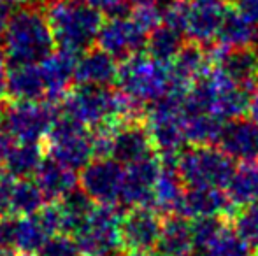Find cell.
Returning a JSON list of instances; mask_svg holds the SVG:
<instances>
[{
  "label": "cell",
  "instance_id": "6da1fadb",
  "mask_svg": "<svg viewBox=\"0 0 258 256\" xmlns=\"http://www.w3.org/2000/svg\"><path fill=\"white\" fill-rule=\"evenodd\" d=\"M61 114L88 128L128 120H144L146 107H141L111 86L78 84L61 102Z\"/></svg>",
  "mask_w": 258,
  "mask_h": 256
},
{
  "label": "cell",
  "instance_id": "7a4b0ae2",
  "mask_svg": "<svg viewBox=\"0 0 258 256\" xmlns=\"http://www.w3.org/2000/svg\"><path fill=\"white\" fill-rule=\"evenodd\" d=\"M0 46L11 65L41 63L56 46L46 11L41 6L28 4L11 13Z\"/></svg>",
  "mask_w": 258,
  "mask_h": 256
},
{
  "label": "cell",
  "instance_id": "3957f363",
  "mask_svg": "<svg viewBox=\"0 0 258 256\" xmlns=\"http://www.w3.org/2000/svg\"><path fill=\"white\" fill-rule=\"evenodd\" d=\"M58 48L76 55L93 48L104 18L85 0H53L46 9Z\"/></svg>",
  "mask_w": 258,
  "mask_h": 256
},
{
  "label": "cell",
  "instance_id": "277c9868",
  "mask_svg": "<svg viewBox=\"0 0 258 256\" xmlns=\"http://www.w3.org/2000/svg\"><path fill=\"white\" fill-rule=\"evenodd\" d=\"M114 84L116 90L134 104L148 107L169 92L172 77L169 65L151 58L143 51L121 60Z\"/></svg>",
  "mask_w": 258,
  "mask_h": 256
},
{
  "label": "cell",
  "instance_id": "5b68a950",
  "mask_svg": "<svg viewBox=\"0 0 258 256\" xmlns=\"http://www.w3.org/2000/svg\"><path fill=\"white\" fill-rule=\"evenodd\" d=\"M235 161L214 146H190L177 154V174L184 186L227 188L235 170Z\"/></svg>",
  "mask_w": 258,
  "mask_h": 256
},
{
  "label": "cell",
  "instance_id": "8992f818",
  "mask_svg": "<svg viewBox=\"0 0 258 256\" xmlns=\"http://www.w3.org/2000/svg\"><path fill=\"white\" fill-rule=\"evenodd\" d=\"M60 107L51 100H14L2 113V128L16 142H41L48 137Z\"/></svg>",
  "mask_w": 258,
  "mask_h": 256
},
{
  "label": "cell",
  "instance_id": "52a82bcc",
  "mask_svg": "<svg viewBox=\"0 0 258 256\" xmlns=\"http://www.w3.org/2000/svg\"><path fill=\"white\" fill-rule=\"evenodd\" d=\"M121 212L116 205H93L72 235L81 254L86 256H121L123 244L119 237Z\"/></svg>",
  "mask_w": 258,
  "mask_h": 256
},
{
  "label": "cell",
  "instance_id": "ba28073f",
  "mask_svg": "<svg viewBox=\"0 0 258 256\" xmlns=\"http://www.w3.org/2000/svg\"><path fill=\"white\" fill-rule=\"evenodd\" d=\"M44 149L48 156L74 170L83 168L95 158L92 130L63 114L49 130Z\"/></svg>",
  "mask_w": 258,
  "mask_h": 256
},
{
  "label": "cell",
  "instance_id": "9c48e42d",
  "mask_svg": "<svg viewBox=\"0 0 258 256\" xmlns=\"http://www.w3.org/2000/svg\"><path fill=\"white\" fill-rule=\"evenodd\" d=\"M51 235L39 212L28 216H0V249L7 253L37 254Z\"/></svg>",
  "mask_w": 258,
  "mask_h": 256
},
{
  "label": "cell",
  "instance_id": "30bf717a",
  "mask_svg": "<svg viewBox=\"0 0 258 256\" xmlns=\"http://www.w3.org/2000/svg\"><path fill=\"white\" fill-rule=\"evenodd\" d=\"M125 168L111 156L95 158L83 167L79 188L97 205H116L119 202Z\"/></svg>",
  "mask_w": 258,
  "mask_h": 256
},
{
  "label": "cell",
  "instance_id": "8fae6325",
  "mask_svg": "<svg viewBox=\"0 0 258 256\" xmlns=\"http://www.w3.org/2000/svg\"><path fill=\"white\" fill-rule=\"evenodd\" d=\"M148 35L134 23V20L125 14L107 16L100 25L97 44L107 51L116 60H125L137 53H143L146 48Z\"/></svg>",
  "mask_w": 258,
  "mask_h": 256
},
{
  "label": "cell",
  "instance_id": "7c38bea8",
  "mask_svg": "<svg viewBox=\"0 0 258 256\" xmlns=\"http://www.w3.org/2000/svg\"><path fill=\"white\" fill-rule=\"evenodd\" d=\"M163 216L151 205L130 207L119 219L123 249H155L162 232Z\"/></svg>",
  "mask_w": 258,
  "mask_h": 256
},
{
  "label": "cell",
  "instance_id": "4fadbf2b",
  "mask_svg": "<svg viewBox=\"0 0 258 256\" xmlns=\"http://www.w3.org/2000/svg\"><path fill=\"white\" fill-rule=\"evenodd\" d=\"M209 53L211 65L221 70L232 82L251 92L258 84V48H225L214 44Z\"/></svg>",
  "mask_w": 258,
  "mask_h": 256
},
{
  "label": "cell",
  "instance_id": "5bb4252c",
  "mask_svg": "<svg viewBox=\"0 0 258 256\" xmlns=\"http://www.w3.org/2000/svg\"><path fill=\"white\" fill-rule=\"evenodd\" d=\"M227 11V0H186L184 37L202 46L214 42Z\"/></svg>",
  "mask_w": 258,
  "mask_h": 256
},
{
  "label": "cell",
  "instance_id": "9a60e30c",
  "mask_svg": "<svg viewBox=\"0 0 258 256\" xmlns=\"http://www.w3.org/2000/svg\"><path fill=\"white\" fill-rule=\"evenodd\" d=\"M155 147L144 120H128L119 123L111 137L109 156L121 165L153 156Z\"/></svg>",
  "mask_w": 258,
  "mask_h": 256
},
{
  "label": "cell",
  "instance_id": "2e32d148",
  "mask_svg": "<svg viewBox=\"0 0 258 256\" xmlns=\"http://www.w3.org/2000/svg\"><path fill=\"white\" fill-rule=\"evenodd\" d=\"M125 174H123V185L119 202L128 207L137 205H151L153 198V188L162 170L158 156H148L144 160L134 161L125 165Z\"/></svg>",
  "mask_w": 258,
  "mask_h": 256
},
{
  "label": "cell",
  "instance_id": "e0dca14e",
  "mask_svg": "<svg viewBox=\"0 0 258 256\" xmlns=\"http://www.w3.org/2000/svg\"><path fill=\"white\" fill-rule=\"evenodd\" d=\"M218 146L234 161L258 160V123L251 118H235L223 123Z\"/></svg>",
  "mask_w": 258,
  "mask_h": 256
},
{
  "label": "cell",
  "instance_id": "ac0fdd59",
  "mask_svg": "<svg viewBox=\"0 0 258 256\" xmlns=\"http://www.w3.org/2000/svg\"><path fill=\"white\" fill-rule=\"evenodd\" d=\"M232 207H235L228 193L223 188H209V186H191L184 190L181 207L177 214L188 219L207 218V216H221L230 218Z\"/></svg>",
  "mask_w": 258,
  "mask_h": 256
},
{
  "label": "cell",
  "instance_id": "d6986e66",
  "mask_svg": "<svg viewBox=\"0 0 258 256\" xmlns=\"http://www.w3.org/2000/svg\"><path fill=\"white\" fill-rule=\"evenodd\" d=\"M78 56L76 53L60 48L39 63L46 84V100L58 102L69 93L71 86L74 84Z\"/></svg>",
  "mask_w": 258,
  "mask_h": 256
},
{
  "label": "cell",
  "instance_id": "ffe728a7",
  "mask_svg": "<svg viewBox=\"0 0 258 256\" xmlns=\"http://www.w3.org/2000/svg\"><path fill=\"white\" fill-rule=\"evenodd\" d=\"M118 60L102 48H90L79 53L74 82L86 86H111L118 77Z\"/></svg>",
  "mask_w": 258,
  "mask_h": 256
},
{
  "label": "cell",
  "instance_id": "44dd1931",
  "mask_svg": "<svg viewBox=\"0 0 258 256\" xmlns=\"http://www.w3.org/2000/svg\"><path fill=\"white\" fill-rule=\"evenodd\" d=\"M160 163H162V170L155 183L151 207H155L162 216L177 214L184 190H186L183 179L177 174V156L160 158Z\"/></svg>",
  "mask_w": 258,
  "mask_h": 256
},
{
  "label": "cell",
  "instance_id": "7402d4cb",
  "mask_svg": "<svg viewBox=\"0 0 258 256\" xmlns=\"http://www.w3.org/2000/svg\"><path fill=\"white\" fill-rule=\"evenodd\" d=\"M34 181L44 195L46 202H58L74 192L79 185L74 168L60 163L51 156H44L34 174Z\"/></svg>",
  "mask_w": 258,
  "mask_h": 256
},
{
  "label": "cell",
  "instance_id": "603a6c76",
  "mask_svg": "<svg viewBox=\"0 0 258 256\" xmlns=\"http://www.w3.org/2000/svg\"><path fill=\"white\" fill-rule=\"evenodd\" d=\"M191 221L183 214L163 216L156 253L162 256H191L194 253Z\"/></svg>",
  "mask_w": 258,
  "mask_h": 256
},
{
  "label": "cell",
  "instance_id": "cb8c5ba5",
  "mask_svg": "<svg viewBox=\"0 0 258 256\" xmlns=\"http://www.w3.org/2000/svg\"><path fill=\"white\" fill-rule=\"evenodd\" d=\"M209 67L211 60L207 49H204L202 44H197V42L191 41L184 42L179 53L169 63L172 82L184 86V88H190L191 82L197 81Z\"/></svg>",
  "mask_w": 258,
  "mask_h": 256
},
{
  "label": "cell",
  "instance_id": "d4e9b609",
  "mask_svg": "<svg viewBox=\"0 0 258 256\" xmlns=\"http://www.w3.org/2000/svg\"><path fill=\"white\" fill-rule=\"evenodd\" d=\"M7 95L13 100H46V84L39 63H18L7 72Z\"/></svg>",
  "mask_w": 258,
  "mask_h": 256
},
{
  "label": "cell",
  "instance_id": "484cf974",
  "mask_svg": "<svg viewBox=\"0 0 258 256\" xmlns=\"http://www.w3.org/2000/svg\"><path fill=\"white\" fill-rule=\"evenodd\" d=\"M216 39L214 42L225 48H258V25L228 7Z\"/></svg>",
  "mask_w": 258,
  "mask_h": 256
},
{
  "label": "cell",
  "instance_id": "4316f807",
  "mask_svg": "<svg viewBox=\"0 0 258 256\" xmlns=\"http://www.w3.org/2000/svg\"><path fill=\"white\" fill-rule=\"evenodd\" d=\"M46 156V149L41 142H18L13 144L4 167L13 178H32Z\"/></svg>",
  "mask_w": 258,
  "mask_h": 256
},
{
  "label": "cell",
  "instance_id": "83f0119b",
  "mask_svg": "<svg viewBox=\"0 0 258 256\" xmlns=\"http://www.w3.org/2000/svg\"><path fill=\"white\" fill-rule=\"evenodd\" d=\"M223 123L225 121L211 113L184 114V140L190 146H214L220 139Z\"/></svg>",
  "mask_w": 258,
  "mask_h": 256
},
{
  "label": "cell",
  "instance_id": "f1b7e54d",
  "mask_svg": "<svg viewBox=\"0 0 258 256\" xmlns=\"http://www.w3.org/2000/svg\"><path fill=\"white\" fill-rule=\"evenodd\" d=\"M183 44H184L183 32L162 23V25H158L153 32L148 34L144 51H146L151 58L169 65L174 60V56L179 53V49L183 48Z\"/></svg>",
  "mask_w": 258,
  "mask_h": 256
},
{
  "label": "cell",
  "instance_id": "f546056e",
  "mask_svg": "<svg viewBox=\"0 0 258 256\" xmlns=\"http://www.w3.org/2000/svg\"><path fill=\"white\" fill-rule=\"evenodd\" d=\"M227 193L234 205H248L258 202V160L242 161L235 167L227 186Z\"/></svg>",
  "mask_w": 258,
  "mask_h": 256
},
{
  "label": "cell",
  "instance_id": "4dcf8cb0",
  "mask_svg": "<svg viewBox=\"0 0 258 256\" xmlns=\"http://www.w3.org/2000/svg\"><path fill=\"white\" fill-rule=\"evenodd\" d=\"M46 204V198L39 190L37 183L30 178L14 179L9 198V212L16 216L35 214Z\"/></svg>",
  "mask_w": 258,
  "mask_h": 256
},
{
  "label": "cell",
  "instance_id": "1f68e13d",
  "mask_svg": "<svg viewBox=\"0 0 258 256\" xmlns=\"http://www.w3.org/2000/svg\"><path fill=\"white\" fill-rule=\"evenodd\" d=\"M232 228L249 244L258 242V202L241 205V209L232 214Z\"/></svg>",
  "mask_w": 258,
  "mask_h": 256
},
{
  "label": "cell",
  "instance_id": "d6a6232c",
  "mask_svg": "<svg viewBox=\"0 0 258 256\" xmlns=\"http://www.w3.org/2000/svg\"><path fill=\"white\" fill-rule=\"evenodd\" d=\"M39 256H81L78 242L71 233H54L46 240Z\"/></svg>",
  "mask_w": 258,
  "mask_h": 256
},
{
  "label": "cell",
  "instance_id": "836d02e7",
  "mask_svg": "<svg viewBox=\"0 0 258 256\" xmlns=\"http://www.w3.org/2000/svg\"><path fill=\"white\" fill-rule=\"evenodd\" d=\"M130 18L134 20V23L144 32V34H150L153 32L158 25H162V13L156 7L155 2H146L139 4V6H134V11L130 14Z\"/></svg>",
  "mask_w": 258,
  "mask_h": 256
},
{
  "label": "cell",
  "instance_id": "e575fe53",
  "mask_svg": "<svg viewBox=\"0 0 258 256\" xmlns=\"http://www.w3.org/2000/svg\"><path fill=\"white\" fill-rule=\"evenodd\" d=\"M85 2L99 11L102 16L125 14L126 7H128V0H85Z\"/></svg>",
  "mask_w": 258,
  "mask_h": 256
},
{
  "label": "cell",
  "instance_id": "d590c367",
  "mask_svg": "<svg viewBox=\"0 0 258 256\" xmlns=\"http://www.w3.org/2000/svg\"><path fill=\"white\" fill-rule=\"evenodd\" d=\"M14 179L6 168L0 167V216L9 212V198H11V190H13Z\"/></svg>",
  "mask_w": 258,
  "mask_h": 256
},
{
  "label": "cell",
  "instance_id": "8d00e7d4",
  "mask_svg": "<svg viewBox=\"0 0 258 256\" xmlns=\"http://www.w3.org/2000/svg\"><path fill=\"white\" fill-rule=\"evenodd\" d=\"M234 9L258 25V0H234Z\"/></svg>",
  "mask_w": 258,
  "mask_h": 256
},
{
  "label": "cell",
  "instance_id": "74e56055",
  "mask_svg": "<svg viewBox=\"0 0 258 256\" xmlns=\"http://www.w3.org/2000/svg\"><path fill=\"white\" fill-rule=\"evenodd\" d=\"M11 147H13V137H11L4 128H0V167H2L4 161H6Z\"/></svg>",
  "mask_w": 258,
  "mask_h": 256
},
{
  "label": "cell",
  "instance_id": "f35d334b",
  "mask_svg": "<svg viewBox=\"0 0 258 256\" xmlns=\"http://www.w3.org/2000/svg\"><path fill=\"white\" fill-rule=\"evenodd\" d=\"M9 18H11V4L0 0V44H2L4 32H6L7 23H9Z\"/></svg>",
  "mask_w": 258,
  "mask_h": 256
},
{
  "label": "cell",
  "instance_id": "ab89813d",
  "mask_svg": "<svg viewBox=\"0 0 258 256\" xmlns=\"http://www.w3.org/2000/svg\"><path fill=\"white\" fill-rule=\"evenodd\" d=\"M7 60L4 55H0V102L7 95Z\"/></svg>",
  "mask_w": 258,
  "mask_h": 256
},
{
  "label": "cell",
  "instance_id": "60d3db41",
  "mask_svg": "<svg viewBox=\"0 0 258 256\" xmlns=\"http://www.w3.org/2000/svg\"><path fill=\"white\" fill-rule=\"evenodd\" d=\"M248 114L253 121L258 123V84L249 92V99H248Z\"/></svg>",
  "mask_w": 258,
  "mask_h": 256
},
{
  "label": "cell",
  "instance_id": "b9f144b4",
  "mask_svg": "<svg viewBox=\"0 0 258 256\" xmlns=\"http://www.w3.org/2000/svg\"><path fill=\"white\" fill-rule=\"evenodd\" d=\"M121 256H162V254H158L155 249H148V251H144V249H125L121 253Z\"/></svg>",
  "mask_w": 258,
  "mask_h": 256
},
{
  "label": "cell",
  "instance_id": "7bdbcfd3",
  "mask_svg": "<svg viewBox=\"0 0 258 256\" xmlns=\"http://www.w3.org/2000/svg\"><path fill=\"white\" fill-rule=\"evenodd\" d=\"M4 2H7V4H28V2H32V0H4Z\"/></svg>",
  "mask_w": 258,
  "mask_h": 256
},
{
  "label": "cell",
  "instance_id": "ee69618b",
  "mask_svg": "<svg viewBox=\"0 0 258 256\" xmlns=\"http://www.w3.org/2000/svg\"><path fill=\"white\" fill-rule=\"evenodd\" d=\"M146 2H153V0H128V4H132V6H139V4H146Z\"/></svg>",
  "mask_w": 258,
  "mask_h": 256
},
{
  "label": "cell",
  "instance_id": "f6af8a7d",
  "mask_svg": "<svg viewBox=\"0 0 258 256\" xmlns=\"http://www.w3.org/2000/svg\"><path fill=\"white\" fill-rule=\"evenodd\" d=\"M0 256H11V253H7V251L0 249Z\"/></svg>",
  "mask_w": 258,
  "mask_h": 256
},
{
  "label": "cell",
  "instance_id": "bcb514c9",
  "mask_svg": "<svg viewBox=\"0 0 258 256\" xmlns=\"http://www.w3.org/2000/svg\"><path fill=\"white\" fill-rule=\"evenodd\" d=\"M255 253H256V256H258V242L255 244Z\"/></svg>",
  "mask_w": 258,
  "mask_h": 256
},
{
  "label": "cell",
  "instance_id": "7dc6e473",
  "mask_svg": "<svg viewBox=\"0 0 258 256\" xmlns=\"http://www.w3.org/2000/svg\"><path fill=\"white\" fill-rule=\"evenodd\" d=\"M25 256H35V254H25Z\"/></svg>",
  "mask_w": 258,
  "mask_h": 256
}]
</instances>
